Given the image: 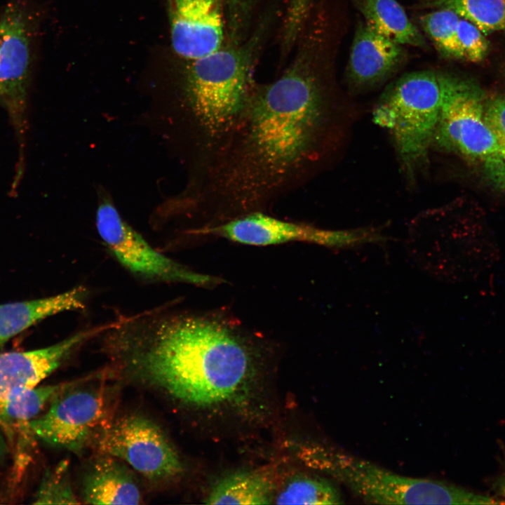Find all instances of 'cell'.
<instances>
[{"label": "cell", "instance_id": "obj_18", "mask_svg": "<svg viewBox=\"0 0 505 505\" xmlns=\"http://www.w3.org/2000/svg\"><path fill=\"white\" fill-rule=\"evenodd\" d=\"M277 488L267 469L241 471L220 479L205 499L207 504H269Z\"/></svg>", "mask_w": 505, "mask_h": 505}, {"label": "cell", "instance_id": "obj_10", "mask_svg": "<svg viewBox=\"0 0 505 505\" xmlns=\"http://www.w3.org/2000/svg\"><path fill=\"white\" fill-rule=\"evenodd\" d=\"M35 21L24 0H11L0 17V103L23 133L33 62Z\"/></svg>", "mask_w": 505, "mask_h": 505}, {"label": "cell", "instance_id": "obj_22", "mask_svg": "<svg viewBox=\"0 0 505 505\" xmlns=\"http://www.w3.org/2000/svg\"><path fill=\"white\" fill-rule=\"evenodd\" d=\"M460 17L454 11L438 8L420 16L422 29L443 55L464 59L457 38Z\"/></svg>", "mask_w": 505, "mask_h": 505}, {"label": "cell", "instance_id": "obj_17", "mask_svg": "<svg viewBox=\"0 0 505 505\" xmlns=\"http://www.w3.org/2000/svg\"><path fill=\"white\" fill-rule=\"evenodd\" d=\"M86 295L84 288L77 287L48 297L0 304V345L50 316L83 309Z\"/></svg>", "mask_w": 505, "mask_h": 505}, {"label": "cell", "instance_id": "obj_15", "mask_svg": "<svg viewBox=\"0 0 505 505\" xmlns=\"http://www.w3.org/2000/svg\"><path fill=\"white\" fill-rule=\"evenodd\" d=\"M64 383L26 389L0 400V427L15 449L17 462H22L33 435L30 422L60 393L75 384Z\"/></svg>", "mask_w": 505, "mask_h": 505}, {"label": "cell", "instance_id": "obj_27", "mask_svg": "<svg viewBox=\"0 0 505 505\" xmlns=\"http://www.w3.org/2000/svg\"><path fill=\"white\" fill-rule=\"evenodd\" d=\"M255 0H224L228 29L234 33L248 28Z\"/></svg>", "mask_w": 505, "mask_h": 505}, {"label": "cell", "instance_id": "obj_13", "mask_svg": "<svg viewBox=\"0 0 505 505\" xmlns=\"http://www.w3.org/2000/svg\"><path fill=\"white\" fill-rule=\"evenodd\" d=\"M105 328L102 325L78 332L42 349L0 353V400L38 386L76 348Z\"/></svg>", "mask_w": 505, "mask_h": 505}, {"label": "cell", "instance_id": "obj_14", "mask_svg": "<svg viewBox=\"0 0 505 505\" xmlns=\"http://www.w3.org/2000/svg\"><path fill=\"white\" fill-rule=\"evenodd\" d=\"M404 58L403 46L365 21L355 32L347 66V79L354 90H367L386 81Z\"/></svg>", "mask_w": 505, "mask_h": 505}, {"label": "cell", "instance_id": "obj_19", "mask_svg": "<svg viewBox=\"0 0 505 505\" xmlns=\"http://www.w3.org/2000/svg\"><path fill=\"white\" fill-rule=\"evenodd\" d=\"M372 28L396 43L419 48L428 43L397 0H352Z\"/></svg>", "mask_w": 505, "mask_h": 505}, {"label": "cell", "instance_id": "obj_23", "mask_svg": "<svg viewBox=\"0 0 505 505\" xmlns=\"http://www.w3.org/2000/svg\"><path fill=\"white\" fill-rule=\"evenodd\" d=\"M67 461L60 462L47 471L35 496L34 504H77L79 501L74 492Z\"/></svg>", "mask_w": 505, "mask_h": 505}, {"label": "cell", "instance_id": "obj_1", "mask_svg": "<svg viewBox=\"0 0 505 505\" xmlns=\"http://www.w3.org/2000/svg\"><path fill=\"white\" fill-rule=\"evenodd\" d=\"M276 79L256 83L235 127L187 208L219 223L295 191L321 168L332 145L333 112L308 38Z\"/></svg>", "mask_w": 505, "mask_h": 505}, {"label": "cell", "instance_id": "obj_7", "mask_svg": "<svg viewBox=\"0 0 505 505\" xmlns=\"http://www.w3.org/2000/svg\"><path fill=\"white\" fill-rule=\"evenodd\" d=\"M191 232L217 236L231 241L257 246L300 241L343 249L384 241V236L377 228L325 229L281 220L264 213V210H255L219 223L203 225Z\"/></svg>", "mask_w": 505, "mask_h": 505}, {"label": "cell", "instance_id": "obj_24", "mask_svg": "<svg viewBox=\"0 0 505 505\" xmlns=\"http://www.w3.org/2000/svg\"><path fill=\"white\" fill-rule=\"evenodd\" d=\"M457 38L464 59L478 62L485 58L489 43L484 33L475 25L460 18L457 26Z\"/></svg>", "mask_w": 505, "mask_h": 505}, {"label": "cell", "instance_id": "obj_5", "mask_svg": "<svg viewBox=\"0 0 505 505\" xmlns=\"http://www.w3.org/2000/svg\"><path fill=\"white\" fill-rule=\"evenodd\" d=\"M445 72L408 73L389 84L372 112L375 124L389 133L410 177L424 168L439 120Z\"/></svg>", "mask_w": 505, "mask_h": 505}, {"label": "cell", "instance_id": "obj_20", "mask_svg": "<svg viewBox=\"0 0 505 505\" xmlns=\"http://www.w3.org/2000/svg\"><path fill=\"white\" fill-rule=\"evenodd\" d=\"M278 504H339L343 500L338 489L327 479L305 473L289 477L276 490Z\"/></svg>", "mask_w": 505, "mask_h": 505}, {"label": "cell", "instance_id": "obj_8", "mask_svg": "<svg viewBox=\"0 0 505 505\" xmlns=\"http://www.w3.org/2000/svg\"><path fill=\"white\" fill-rule=\"evenodd\" d=\"M100 236L119 262L133 274L153 281L213 287L223 279L194 271L156 250L121 217L108 197L96 211Z\"/></svg>", "mask_w": 505, "mask_h": 505}, {"label": "cell", "instance_id": "obj_12", "mask_svg": "<svg viewBox=\"0 0 505 505\" xmlns=\"http://www.w3.org/2000/svg\"><path fill=\"white\" fill-rule=\"evenodd\" d=\"M169 17L173 48L187 61L215 52L227 41L224 0H169Z\"/></svg>", "mask_w": 505, "mask_h": 505}, {"label": "cell", "instance_id": "obj_11", "mask_svg": "<svg viewBox=\"0 0 505 505\" xmlns=\"http://www.w3.org/2000/svg\"><path fill=\"white\" fill-rule=\"evenodd\" d=\"M48 410L29 424L40 440L74 452L81 450L98 432L107 416L101 390L66 389L51 401Z\"/></svg>", "mask_w": 505, "mask_h": 505}, {"label": "cell", "instance_id": "obj_2", "mask_svg": "<svg viewBox=\"0 0 505 505\" xmlns=\"http://www.w3.org/2000/svg\"><path fill=\"white\" fill-rule=\"evenodd\" d=\"M117 361L173 398L201 408L231 402L253 370V346L234 321L158 308L103 331Z\"/></svg>", "mask_w": 505, "mask_h": 505}, {"label": "cell", "instance_id": "obj_16", "mask_svg": "<svg viewBox=\"0 0 505 505\" xmlns=\"http://www.w3.org/2000/svg\"><path fill=\"white\" fill-rule=\"evenodd\" d=\"M97 459L83 483V499L91 504H139V485L119 459L106 455Z\"/></svg>", "mask_w": 505, "mask_h": 505}, {"label": "cell", "instance_id": "obj_25", "mask_svg": "<svg viewBox=\"0 0 505 505\" xmlns=\"http://www.w3.org/2000/svg\"><path fill=\"white\" fill-rule=\"evenodd\" d=\"M485 119L497 140L501 158L505 167V97L485 99Z\"/></svg>", "mask_w": 505, "mask_h": 505}, {"label": "cell", "instance_id": "obj_6", "mask_svg": "<svg viewBox=\"0 0 505 505\" xmlns=\"http://www.w3.org/2000/svg\"><path fill=\"white\" fill-rule=\"evenodd\" d=\"M485 95L471 81L445 73L433 144L478 167L505 190V167L485 114Z\"/></svg>", "mask_w": 505, "mask_h": 505}, {"label": "cell", "instance_id": "obj_29", "mask_svg": "<svg viewBox=\"0 0 505 505\" xmlns=\"http://www.w3.org/2000/svg\"><path fill=\"white\" fill-rule=\"evenodd\" d=\"M7 450V444L5 438L0 433V460H1L6 454Z\"/></svg>", "mask_w": 505, "mask_h": 505}, {"label": "cell", "instance_id": "obj_4", "mask_svg": "<svg viewBox=\"0 0 505 505\" xmlns=\"http://www.w3.org/2000/svg\"><path fill=\"white\" fill-rule=\"evenodd\" d=\"M310 467L342 483L368 503L408 504H498L501 501L439 480L400 476L366 460L318 444L301 447Z\"/></svg>", "mask_w": 505, "mask_h": 505}, {"label": "cell", "instance_id": "obj_26", "mask_svg": "<svg viewBox=\"0 0 505 505\" xmlns=\"http://www.w3.org/2000/svg\"><path fill=\"white\" fill-rule=\"evenodd\" d=\"M314 0H290L285 16L282 34L288 39L300 34L308 19Z\"/></svg>", "mask_w": 505, "mask_h": 505}, {"label": "cell", "instance_id": "obj_3", "mask_svg": "<svg viewBox=\"0 0 505 505\" xmlns=\"http://www.w3.org/2000/svg\"><path fill=\"white\" fill-rule=\"evenodd\" d=\"M267 23L241 42L188 61L172 107V120L189 173L205 175L235 127L257 81L254 72Z\"/></svg>", "mask_w": 505, "mask_h": 505}, {"label": "cell", "instance_id": "obj_21", "mask_svg": "<svg viewBox=\"0 0 505 505\" xmlns=\"http://www.w3.org/2000/svg\"><path fill=\"white\" fill-rule=\"evenodd\" d=\"M421 5L452 11L475 25L484 34L505 32V0H422Z\"/></svg>", "mask_w": 505, "mask_h": 505}, {"label": "cell", "instance_id": "obj_28", "mask_svg": "<svg viewBox=\"0 0 505 505\" xmlns=\"http://www.w3.org/2000/svg\"><path fill=\"white\" fill-rule=\"evenodd\" d=\"M494 489L499 496L505 499V473L494 482Z\"/></svg>", "mask_w": 505, "mask_h": 505}, {"label": "cell", "instance_id": "obj_9", "mask_svg": "<svg viewBox=\"0 0 505 505\" xmlns=\"http://www.w3.org/2000/svg\"><path fill=\"white\" fill-rule=\"evenodd\" d=\"M97 447L151 480H169L183 471L182 461L167 436L144 417L126 416L108 425L100 434Z\"/></svg>", "mask_w": 505, "mask_h": 505}]
</instances>
